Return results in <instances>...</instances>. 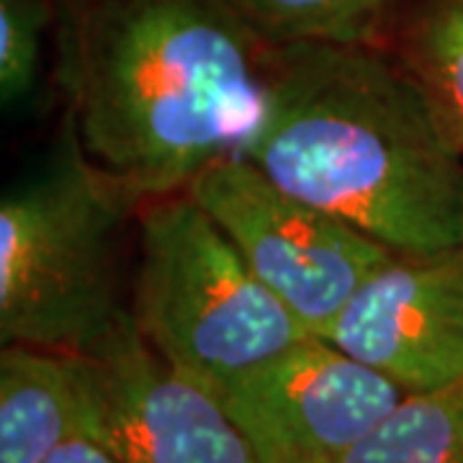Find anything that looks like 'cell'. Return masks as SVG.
<instances>
[{"instance_id":"277c9868","label":"cell","mask_w":463,"mask_h":463,"mask_svg":"<svg viewBox=\"0 0 463 463\" xmlns=\"http://www.w3.org/2000/svg\"><path fill=\"white\" fill-rule=\"evenodd\" d=\"M129 315L160 358L216 397L312 337L185 191L139 206Z\"/></svg>"},{"instance_id":"4fadbf2b","label":"cell","mask_w":463,"mask_h":463,"mask_svg":"<svg viewBox=\"0 0 463 463\" xmlns=\"http://www.w3.org/2000/svg\"><path fill=\"white\" fill-rule=\"evenodd\" d=\"M50 32L54 0H0V103L5 114H16L36 96Z\"/></svg>"},{"instance_id":"ba28073f","label":"cell","mask_w":463,"mask_h":463,"mask_svg":"<svg viewBox=\"0 0 463 463\" xmlns=\"http://www.w3.org/2000/svg\"><path fill=\"white\" fill-rule=\"evenodd\" d=\"M337 350L422 394L463 376V250L392 255L322 335Z\"/></svg>"},{"instance_id":"52a82bcc","label":"cell","mask_w":463,"mask_h":463,"mask_svg":"<svg viewBox=\"0 0 463 463\" xmlns=\"http://www.w3.org/2000/svg\"><path fill=\"white\" fill-rule=\"evenodd\" d=\"M407 397L394 381L307 337L219 399L258 463H330Z\"/></svg>"},{"instance_id":"7a4b0ae2","label":"cell","mask_w":463,"mask_h":463,"mask_svg":"<svg viewBox=\"0 0 463 463\" xmlns=\"http://www.w3.org/2000/svg\"><path fill=\"white\" fill-rule=\"evenodd\" d=\"M240 155L392 255L463 250V152L373 44H273L263 121Z\"/></svg>"},{"instance_id":"30bf717a","label":"cell","mask_w":463,"mask_h":463,"mask_svg":"<svg viewBox=\"0 0 463 463\" xmlns=\"http://www.w3.org/2000/svg\"><path fill=\"white\" fill-rule=\"evenodd\" d=\"M330 463H463V376L432 392L407 394Z\"/></svg>"},{"instance_id":"9c48e42d","label":"cell","mask_w":463,"mask_h":463,"mask_svg":"<svg viewBox=\"0 0 463 463\" xmlns=\"http://www.w3.org/2000/svg\"><path fill=\"white\" fill-rule=\"evenodd\" d=\"M83 435L75 355L32 345L0 353V463H44Z\"/></svg>"},{"instance_id":"8992f818","label":"cell","mask_w":463,"mask_h":463,"mask_svg":"<svg viewBox=\"0 0 463 463\" xmlns=\"http://www.w3.org/2000/svg\"><path fill=\"white\" fill-rule=\"evenodd\" d=\"M75 365L83 432L121 463H258L222 399L160 358L132 319Z\"/></svg>"},{"instance_id":"6da1fadb","label":"cell","mask_w":463,"mask_h":463,"mask_svg":"<svg viewBox=\"0 0 463 463\" xmlns=\"http://www.w3.org/2000/svg\"><path fill=\"white\" fill-rule=\"evenodd\" d=\"M270 47L242 0H54L65 121L139 203L245 149Z\"/></svg>"},{"instance_id":"5b68a950","label":"cell","mask_w":463,"mask_h":463,"mask_svg":"<svg viewBox=\"0 0 463 463\" xmlns=\"http://www.w3.org/2000/svg\"><path fill=\"white\" fill-rule=\"evenodd\" d=\"M185 194L227 234L255 279L317 337L392 258L350 224L286 194L242 155L203 170Z\"/></svg>"},{"instance_id":"3957f363","label":"cell","mask_w":463,"mask_h":463,"mask_svg":"<svg viewBox=\"0 0 463 463\" xmlns=\"http://www.w3.org/2000/svg\"><path fill=\"white\" fill-rule=\"evenodd\" d=\"M139 201L85 157L62 118L0 199V340L88 355L129 325L121 250Z\"/></svg>"},{"instance_id":"7c38bea8","label":"cell","mask_w":463,"mask_h":463,"mask_svg":"<svg viewBox=\"0 0 463 463\" xmlns=\"http://www.w3.org/2000/svg\"><path fill=\"white\" fill-rule=\"evenodd\" d=\"M270 44H371L397 0H242Z\"/></svg>"},{"instance_id":"5bb4252c","label":"cell","mask_w":463,"mask_h":463,"mask_svg":"<svg viewBox=\"0 0 463 463\" xmlns=\"http://www.w3.org/2000/svg\"><path fill=\"white\" fill-rule=\"evenodd\" d=\"M44 463H121L109 448H103L90 435H75L60 446Z\"/></svg>"},{"instance_id":"8fae6325","label":"cell","mask_w":463,"mask_h":463,"mask_svg":"<svg viewBox=\"0 0 463 463\" xmlns=\"http://www.w3.org/2000/svg\"><path fill=\"white\" fill-rule=\"evenodd\" d=\"M399 62L463 152V0H417L399 32Z\"/></svg>"}]
</instances>
